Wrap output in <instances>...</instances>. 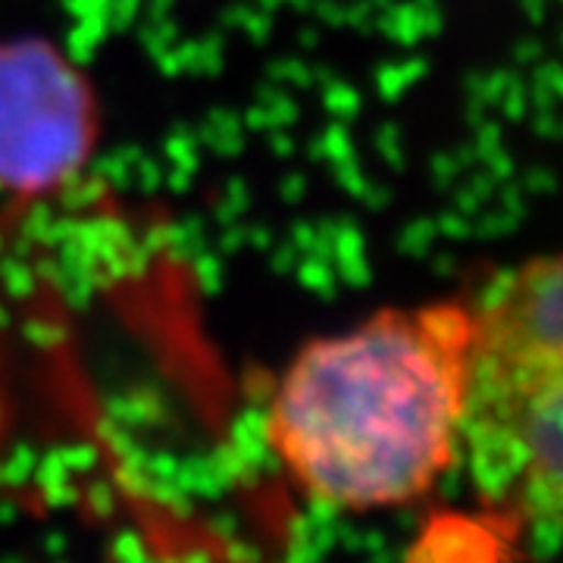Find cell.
Wrapping results in <instances>:
<instances>
[{
    "mask_svg": "<svg viewBox=\"0 0 563 563\" xmlns=\"http://www.w3.org/2000/svg\"><path fill=\"white\" fill-rule=\"evenodd\" d=\"M91 98L44 44L0 47V181L47 188L66 179L91 147Z\"/></svg>",
    "mask_w": 563,
    "mask_h": 563,
    "instance_id": "3957f363",
    "label": "cell"
},
{
    "mask_svg": "<svg viewBox=\"0 0 563 563\" xmlns=\"http://www.w3.org/2000/svg\"><path fill=\"white\" fill-rule=\"evenodd\" d=\"M470 303L385 307L288 363L266 442L313 501L388 510L420 501L457 463Z\"/></svg>",
    "mask_w": 563,
    "mask_h": 563,
    "instance_id": "6da1fadb",
    "label": "cell"
},
{
    "mask_svg": "<svg viewBox=\"0 0 563 563\" xmlns=\"http://www.w3.org/2000/svg\"><path fill=\"white\" fill-rule=\"evenodd\" d=\"M470 317L457 461L495 520L554 539L563 501L561 257H529L498 273Z\"/></svg>",
    "mask_w": 563,
    "mask_h": 563,
    "instance_id": "7a4b0ae2",
    "label": "cell"
}]
</instances>
